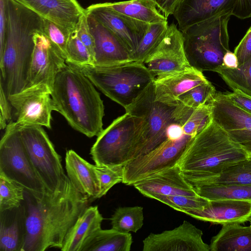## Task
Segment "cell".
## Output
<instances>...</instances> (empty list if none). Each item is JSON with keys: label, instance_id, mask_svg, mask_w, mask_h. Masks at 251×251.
<instances>
[{"label": "cell", "instance_id": "6da1fadb", "mask_svg": "<svg viewBox=\"0 0 251 251\" xmlns=\"http://www.w3.org/2000/svg\"><path fill=\"white\" fill-rule=\"evenodd\" d=\"M89 198L78 191L69 177L65 187L29 205L21 251L62 248L65 238L88 207Z\"/></svg>", "mask_w": 251, "mask_h": 251}, {"label": "cell", "instance_id": "7a4b0ae2", "mask_svg": "<svg viewBox=\"0 0 251 251\" xmlns=\"http://www.w3.org/2000/svg\"><path fill=\"white\" fill-rule=\"evenodd\" d=\"M7 27L0 53V88L8 98L25 87L34 49V35L43 31V18L13 0H5Z\"/></svg>", "mask_w": 251, "mask_h": 251}, {"label": "cell", "instance_id": "3957f363", "mask_svg": "<svg viewBox=\"0 0 251 251\" xmlns=\"http://www.w3.org/2000/svg\"><path fill=\"white\" fill-rule=\"evenodd\" d=\"M51 97L54 110L74 129L89 138L103 130V101L93 83L75 66L67 64L58 74Z\"/></svg>", "mask_w": 251, "mask_h": 251}, {"label": "cell", "instance_id": "277c9868", "mask_svg": "<svg viewBox=\"0 0 251 251\" xmlns=\"http://www.w3.org/2000/svg\"><path fill=\"white\" fill-rule=\"evenodd\" d=\"M249 158L213 121L188 144L177 165L185 178L216 175L228 166Z\"/></svg>", "mask_w": 251, "mask_h": 251}, {"label": "cell", "instance_id": "5b68a950", "mask_svg": "<svg viewBox=\"0 0 251 251\" xmlns=\"http://www.w3.org/2000/svg\"><path fill=\"white\" fill-rule=\"evenodd\" d=\"M232 12L216 16L181 31L190 65L201 72H214L223 65L229 49L227 25Z\"/></svg>", "mask_w": 251, "mask_h": 251}, {"label": "cell", "instance_id": "8992f818", "mask_svg": "<svg viewBox=\"0 0 251 251\" xmlns=\"http://www.w3.org/2000/svg\"><path fill=\"white\" fill-rule=\"evenodd\" d=\"M74 66L103 94L125 109L155 79L143 63L136 61L108 67Z\"/></svg>", "mask_w": 251, "mask_h": 251}, {"label": "cell", "instance_id": "52a82bcc", "mask_svg": "<svg viewBox=\"0 0 251 251\" xmlns=\"http://www.w3.org/2000/svg\"><path fill=\"white\" fill-rule=\"evenodd\" d=\"M153 81L125 108L126 112L142 119L135 134L128 162L146 155L160 145L168 138L169 126L176 123L175 114L176 105L155 100Z\"/></svg>", "mask_w": 251, "mask_h": 251}, {"label": "cell", "instance_id": "ba28073f", "mask_svg": "<svg viewBox=\"0 0 251 251\" xmlns=\"http://www.w3.org/2000/svg\"><path fill=\"white\" fill-rule=\"evenodd\" d=\"M0 174L22 186L35 200L48 192L27 155L18 126L12 121L0 142Z\"/></svg>", "mask_w": 251, "mask_h": 251}, {"label": "cell", "instance_id": "9c48e42d", "mask_svg": "<svg viewBox=\"0 0 251 251\" xmlns=\"http://www.w3.org/2000/svg\"><path fill=\"white\" fill-rule=\"evenodd\" d=\"M18 126L27 155L48 192L61 190L68 176L64 173L60 156L45 130L40 126Z\"/></svg>", "mask_w": 251, "mask_h": 251}, {"label": "cell", "instance_id": "30bf717a", "mask_svg": "<svg viewBox=\"0 0 251 251\" xmlns=\"http://www.w3.org/2000/svg\"><path fill=\"white\" fill-rule=\"evenodd\" d=\"M142 118L128 113L119 116L97 136L90 154L99 167L125 165L129 160Z\"/></svg>", "mask_w": 251, "mask_h": 251}, {"label": "cell", "instance_id": "8fae6325", "mask_svg": "<svg viewBox=\"0 0 251 251\" xmlns=\"http://www.w3.org/2000/svg\"><path fill=\"white\" fill-rule=\"evenodd\" d=\"M195 136L184 133L177 138L168 137L149 153L130 161L123 166L122 183L133 185L138 181L177 165Z\"/></svg>", "mask_w": 251, "mask_h": 251}, {"label": "cell", "instance_id": "7c38bea8", "mask_svg": "<svg viewBox=\"0 0 251 251\" xmlns=\"http://www.w3.org/2000/svg\"><path fill=\"white\" fill-rule=\"evenodd\" d=\"M209 102L213 122L251 157V114L235 104L226 93L216 92Z\"/></svg>", "mask_w": 251, "mask_h": 251}, {"label": "cell", "instance_id": "4fadbf2b", "mask_svg": "<svg viewBox=\"0 0 251 251\" xmlns=\"http://www.w3.org/2000/svg\"><path fill=\"white\" fill-rule=\"evenodd\" d=\"M51 91L47 86L38 85L25 88L9 97L19 126H40L51 127L53 105Z\"/></svg>", "mask_w": 251, "mask_h": 251}, {"label": "cell", "instance_id": "5bb4252c", "mask_svg": "<svg viewBox=\"0 0 251 251\" xmlns=\"http://www.w3.org/2000/svg\"><path fill=\"white\" fill-rule=\"evenodd\" d=\"M144 64L154 78L191 67L185 53L183 34L176 25L168 26L163 39Z\"/></svg>", "mask_w": 251, "mask_h": 251}, {"label": "cell", "instance_id": "9a60e30c", "mask_svg": "<svg viewBox=\"0 0 251 251\" xmlns=\"http://www.w3.org/2000/svg\"><path fill=\"white\" fill-rule=\"evenodd\" d=\"M34 49L24 89L44 85L51 91L56 75L67 65L66 59L43 31L34 34Z\"/></svg>", "mask_w": 251, "mask_h": 251}, {"label": "cell", "instance_id": "2e32d148", "mask_svg": "<svg viewBox=\"0 0 251 251\" xmlns=\"http://www.w3.org/2000/svg\"><path fill=\"white\" fill-rule=\"evenodd\" d=\"M202 231L184 221L175 228L151 233L143 241V251H210L202 238Z\"/></svg>", "mask_w": 251, "mask_h": 251}, {"label": "cell", "instance_id": "e0dca14e", "mask_svg": "<svg viewBox=\"0 0 251 251\" xmlns=\"http://www.w3.org/2000/svg\"><path fill=\"white\" fill-rule=\"evenodd\" d=\"M86 9L120 39L134 61V55L149 24L119 13L100 3L92 4Z\"/></svg>", "mask_w": 251, "mask_h": 251}, {"label": "cell", "instance_id": "ac0fdd59", "mask_svg": "<svg viewBox=\"0 0 251 251\" xmlns=\"http://www.w3.org/2000/svg\"><path fill=\"white\" fill-rule=\"evenodd\" d=\"M87 11L89 27L95 44L93 66L108 67L134 61L120 39L91 13Z\"/></svg>", "mask_w": 251, "mask_h": 251}, {"label": "cell", "instance_id": "d6986e66", "mask_svg": "<svg viewBox=\"0 0 251 251\" xmlns=\"http://www.w3.org/2000/svg\"><path fill=\"white\" fill-rule=\"evenodd\" d=\"M65 30L75 29L83 8L76 0H13Z\"/></svg>", "mask_w": 251, "mask_h": 251}, {"label": "cell", "instance_id": "ffe728a7", "mask_svg": "<svg viewBox=\"0 0 251 251\" xmlns=\"http://www.w3.org/2000/svg\"><path fill=\"white\" fill-rule=\"evenodd\" d=\"M133 186L144 196L198 195L184 178L178 165L138 181Z\"/></svg>", "mask_w": 251, "mask_h": 251}, {"label": "cell", "instance_id": "44dd1931", "mask_svg": "<svg viewBox=\"0 0 251 251\" xmlns=\"http://www.w3.org/2000/svg\"><path fill=\"white\" fill-rule=\"evenodd\" d=\"M182 212L201 221L222 225L240 224L251 219V201H209L208 205L203 209H190Z\"/></svg>", "mask_w": 251, "mask_h": 251}, {"label": "cell", "instance_id": "7402d4cb", "mask_svg": "<svg viewBox=\"0 0 251 251\" xmlns=\"http://www.w3.org/2000/svg\"><path fill=\"white\" fill-rule=\"evenodd\" d=\"M207 80L202 72L192 66L155 77L153 81L155 100L167 104L177 105L180 95Z\"/></svg>", "mask_w": 251, "mask_h": 251}, {"label": "cell", "instance_id": "603a6c76", "mask_svg": "<svg viewBox=\"0 0 251 251\" xmlns=\"http://www.w3.org/2000/svg\"><path fill=\"white\" fill-rule=\"evenodd\" d=\"M237 0H179L173 13L181 31L197 23L233 11Z\"/></svg>", "mask_w": 251, "mask_h": 251}, {"label": "cell", "instance_id": "cb8c5ba5", "mask_svg": "<svg viewBox=\"0 0 251 251\" xmlns=\"http://www.w3.org/2000/svg\"><path fill=\"white\" fill-rule=\"evenodd\" d=\"M65 167L68 177L78 191L89 198H99L100 184L94 165L70 150L66 153Z\"/></svg>", "mask_w": 251, "mask_h": 251}, {"label": "cell", "instance_id": "d4e9b609", "mask_svg": "<svg viewBox=\"0 0 251 251\" xmlns=\"http://www.w3.org/2000/svg\"><path fill=\"white\" fill-rule=\"evenodd\" d=\"M103 218L97 205L88 206L67 234L62 251H82L88 240L101 229Z\"/></svg>", "mask_w": 251, "mask_h": 251}, {"label": "cell", "instance_id": "484cf974", "mask_svg": "<svg viewBox=\"0 0 251 251\" xmlns=\"http://www.w3.org/2000/svg\"><path fill=\"white\" fill-rule=\"evenodd\" d=\"M209 246L210 251H251V226L239 223L223 225L212 238Z\"/></svg>", "mask_w": 251, "mask_h": 251}, {"label": "cell", "instance_id": "4316f807", "mask_svg": "<svg viewBox=\"0 0 251 251\" xmlns=\"http://www.w3.org/2000/svg\"><path fill=\"white\" fill-rule=\"evenodd\" d=\"M100 3L119 13L147 24L167 21V18L157 10L152 0H130Z\"/></svg>", "mask_w": 251, "mask_h": 251}, {"label": "cell", "instance_id": "83f0119b", "mask_svg": "<svg viewBox=\"0 0 251 251\" xmlns=\"http://www.w3.org/2000/svg\"><path fill=\"white\" fill-rule=\"evenodd\" d=\"M185 179L191 186L199 184L251 185V157L228 166L216 175L199 178Z\"/></svg>", "mask_w": 251, "mask_h": 251}, {"label": "cell", "instance_id": "f1b7e54d", "mask_svg": "<svg viewBox=\"0 0 251 251\" xmlns=\"http://www.w3.org/2000/svg\"><path fill=\"white\" fill-rule=\"evenodd\" d=\"M132 243L129 232L101 228L88 240L82 251H129Z\"/></svg>", "mask_w": 251, "mask_h": 251}, {"label": "cell", "instance_id": "f546056e", "mask_svg": "<svg viewBox=\"0 0 251 251\" xmlns=\"http://www.w3.org/2000/svg\"><path fill=\"white\" fill-rule=\"evenodd\" d=\"M192 186L198 195L209 201H251V185L199 184Z\"/></svg>", "mask_w": 251, "mask_h": 251}, {"label": "cell", "instance_id": "4dcf8cb0", "mask_svg": "<svg viewBox=\"0 0 251 251\" xmlns=\"http://www.w3.org/2000/svg\"><path fill=\"white\" fill-rule=\"evenodd\" d=\"M214 72L232 91L238 90L251 97V57L236 68H229L223 65Z\"/></svg>", "mask_w": 251, "mask_h": 251}, {"label": "cell", "instance_id": "1f68e13d", "mask_svg": "<svg viewBox=\"0 0 251 251\" xmlns=\"http://www.w3.org/2000/svg\"><path fill=\"white\" fill-rule=\"evenodd\" d=\"M142 206L120 207L110 218L112 228L124 233L136 232L143 226Z\"/></svg>", "mask_w": 251, "mask_h": 251}, {"label": "cell", "instance_id": "d6a6232c", "mask_svg": "<svg viewBox=\"0 0 251 251\" xmlns=\"http://www.w3.org/2000/svg\"><path fill=\"white\" fill-rule=\"evenodd\" d=\"M168 26L167 21L149 25L134 55V61L144 63L163 39Z\"/></svg>", "mask_w": 251, "mask_h": 251}, {"label": "cell", "instance_id": "836d02e7", "mask_svg": "<svg viewBox=\"0 0 251 251\" xmlns=\"http://www.w3.org/2000/svg\"><path fill=\"white\" fill-rule=\"evenodd\" d=\"M24 189L0 174V212L18 208L24 200Z\"/></svg>", "mask_w": 251, "mask_h": 251}, {"label": "cell", "instance_id": "e575fe53", "mask_svg": "<svg viewBox=\"0 0 251 251\" xmlns=\"http://www.w3.org/2000/svg\"><path fill=\"white\" fill-rule=\"evenodd\" d=\"M216 93L214 86L207 80L180 95L178 98V103L195 109L208 102Z\"/></svg>", "mask_w": 251, "mask_h": 251}, {"label": "cell", "instance_id": "d590c367", "mask_svg": "<svg viewBox=\"0 0 251 251\" xmlns=\"http://www.w3.org/2000/svg\"><path fill=\"white\" fill-rule=\"evenodd\" d=\"M66 62L75 66L94 65L88 49L79 38L75 29L70 33L68 39Z\"/></svg>", "mask_w": 251, "mask_h": 251}, {"label": "cell", "instance_id": "8d00e7d4", "mask_svg": "<svg viewBox=\"0 0 251 251\" xmlns=\"http://www.w3.org/2000/svg\"><path fill=\"white\" fill-rule=\"evenodd\" d=\"M151 199L157 200L177 211L183 212L190 209H203L209 201L199 195H155Z\"/></svg>", "mask_w": 251, "mask_h": 251}, {"label": "cell", "instance_id": "74e56055", "mask_svg": "<svg viewBox=\"0 0 251 251\" xmlns=\"http://www.w3.org/2000/svg\"><path fill=\"white\" fill-rule=\"evenodd\" d=\"M212 121L209 102L195 109L181 126L184 133L195 136Z\"/></svg>", "mask_w": 251, "mask_h": 251}, {"label": "cell", "instance_id": "f35d334b", "mask_svg": "<svg viewBox=\"0 0 251 251\" xmlns=\"http://www.w3.org/2000/svg\"><path fill=\"white\" fill-rule=\"evenodd\" d=\"M94 168L100 184L99 198L105 195L115 184L123 181V166L99 167L94 165Z\"/></svg>", "mask_w": 251, "mask_h": 251}, {"label": "cell", "instance_id": "ab89813d", "mask_svg": "<svg viewBox=\"0 0 251 251\" xmlns=\"http://www.w3.org/2000/svg\"><path fill=\"white\" fill-rule=\"evenodd\" d=\"M43 33L57 48L66 59V46L71 32L48 20L43 19Z\"/></svg>", "mask_w": 251, "mask_h": 251}, {"label": "cell", "instance_id": "60d3db41", "mask_svg": "<svg viewBox=\"0 0 251 251\" xmlns=\"http://www.w3.org/2000/svg\"><path fill=\"white\" fill-rule=\"evenodd\" d=\"M23 241L20 240L18 226L16 222L6 226L0 222V250L21 251Z\"/></svg>", "mask_w": 251, "mask_h": 251}, {"label": "cell", "instance_id": "b9f144b4", "mask_svg": "<svg viewBox=\"0 0 251 251\" xmlns=\"http://www.w3.org/2000/svg\"><path fill=\"white\" fill-rule=\"evenodd\" d=\"M75 30L79 38L88 49L94 60V64L95 58V41L89 27L88 21V13L86 9L79 19Z\"/></svg>", "mask_w": 251, "mask_h": 251}, {"label": "cell", "instance_id": "7bdbcfd3", "mask_svg": "<svg viewBox=\"0 0 251 251\" xmlns=\"http://www.w3.org/2000/svg\"><path fill=\"white\" fill-rule=\"evenodd\" d=\"M234 53L237 58L238 66L251 57V26L235 48Z\"/></svg>", "mask_w": 251, "mask_h": 251}, {"label": "cell", "instance_id": "ee69618b", "mask_svg": "<svg viewBox=\"0 0 251 251\" xmlns=\"http://www.w3.org/2000/svg\"><path fill=\"white\" fill-rule=\"evenodd\" d=\"M0 128L1 129H4L8 124L11 121L13 109L8 98L1 88H0Z\"/></svg>", "mask_w": 251, "mask_h": 251}, {"label": "cell", "instance_id": "f6af8a7d", "mask_svg": "<svg viewBox=\"0 0 251 251\" xmlns=\"http://www.w3.org/2000/svg\"><path fill=\"white\" fill-rule=\"evenodd\" d=\"M228 99L242 109L251 114V97L239 90L226 93Z\"/></svg>", "mask_w": 251, "mask_h": 251}, {"label": "cell", "instance_id": "bcb514c9", "mask_svg": "<svg viewBox=\"0 0 251 251\" xmlns=\"http://www.w3.org/2000/svg\"><path fill=\"white\" fill-rule=\"evenodd\" d=\"M232 14L240 19L251 18V0H237Z\"/></svg>", "mask_w": 251, "mask_h": 251}, {"label": "cell", "instance_id": "7dc6e473", "mask_svg": "<svg viewBox=\"0 0 251 251\" xmlns=\"http://www.w3.org/2000/svg\"><path fill=\"white\" fill-rule=\"evenodd\" d=\"M7 17L5 0H0V53L2 52L6 33Z\"/></svg>", "mask_w": 251, "mask_h": 251}, {"label": "cell", "instance_id": "c3c4849f", "mask_svg": "<svg viewBox=\"0 0 251 251\" xmlns=\"http://www.w3.org/2000/svg\"><path fill=\"white\" fill-rule=\"evenodd\" d=\"M154 1L157 8H158L167 17L173 15L175 9L179 0H152Z\"/></svg>", "mask_w": 251, "mask_h": 251}, {"label": "cell", "instance_id": "681fc988", "mask_svg": "<svg viewBox=\"0 0 251 251\" xmlns=\"http://www.w3.org/2000/svg\"><path fill=\"white\" fill-rule=\"evenodd\" d=\"M223 65L229 68H236L238 66L237 58L235 54L230 50L227 51L223 59Z\"/></svg>", "mask_w": 251, "mask_h": 251}, {"label": "cell", "instance_id": "f907efd6", "mask_svg": "<svg viewBox=\"0 0 251 251\" xmlns=\"http://www.w3.org/2000/svg\"><path fill=\"white\" fill-rule=\"evenodd\" d=\"M250 226H251V225H250Z\"/></svg>", "mask_w": 251, "mask_h": 251}]
</instances>
